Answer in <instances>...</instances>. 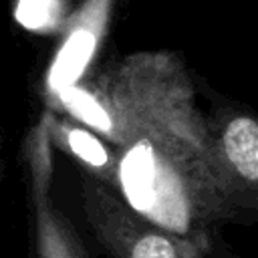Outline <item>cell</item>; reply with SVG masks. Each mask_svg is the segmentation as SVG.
Here are the masks:
<instances>
[{
    "label": "cell",
    "instance_id": "obj_1",
    "mask_svg": "<svg viewBox=\"0 0 258 258\" xmlns=\"http://www.w3.org/2000/svg\"><path fill=\"white\" fill-rule=\"evenodd\" d=\"M48 109L75 119L117 149L145 141L161 149L214 153L191 77L171 50L131 52L93 81L48 97Z\"/></svg>",
    "mask_w": 258,
    "mask_h": 258
},
{
    "label": "cell",
    "instance_id": "obj_2",
    "mask_svg": "<svg viewBox=\"0 0 258 258\" xmlns=\"http://www.w3.org/2000/svg\"><path fill=\"white\" fill-rule=\"evenodd\" d=\"M115 191L149 222L206 242L216 226L244 214L216 153L131 143L117 149Z\"/></svg>",
    "mask_w": 258,
    "mask_h": 258
},
{
    "label": "cell",
    "instance_id": "obj_3",
    "mask_svg": "<svg viewBox=\"0 0 258 258\" xmlns=\"http://www.w3.org/2000/svg\"><path fill=\"white\" fill-rule=\"evenodd\" d=\"M79 200L87 228L111 258H208L210 242L149 222L89 173H81Z\"/></svg>",
    "mask_w": 258,
    "mask_h": 258
},
{
    "label": "cell",
    "instance_id": "obj_4",
    "mask_svg": "<svg viewBox=\"0 0 258 258\" xmlns=\"http://www.w3.org/2000/svg\"><path fill=\"white\" fill-rule=\"evenodd\" d=\"M54 147L46 115L28 129L22 141V169L28 208L30 258H93L71 218L54 200Z\"/></svg>",
    "mask_w": 258,
    "mask_h": 258
},
{
    "label": "cell",
    "instance_id": "obj_5",
    "mask_svg": "<svg viewBox=\"0 0 258 258\" xmlns=\"http://www.w3.org/2000/svg\"><path fill=\"white\" fill-rule=\"evenodd\" d=\"M218 165L244 212L258 208V121L250 113H218L208 119Z\"/></svg>",
    "mask_w": 258,
    "mask_h": 258
},
{
    "label": "cell",
    "instance_id": "obj_6",
    "mask_svg": "<svg viewBox=\"0 0 258 258\" xmlns=\"http://www.w3.org/2000/svg\"><path fill=\"white\" fill-rule=\"evenodd\" d=\"M115 0H85L62 22V40L46 71V95L52 97L83 81L107 34Z\"/></svg>",
    "mask_w": 258,
    "mask_h": 258
},
{
    "label": "cell",
    "instance_id": "obj_7",
    "mask_svg": "<svg viewBox=\"0 0 258 258\" xmlns=\"http://www.w3.org/2000/svg\"><path fill=\"white\" fill-rule=\"evenodd\" d=\"M44 115L52 147L69 153L83 167V173H89L115 191L117 147L62 113L46 109Z\"/></svg>",
    "mask_w": 258,
    "mask_h": 258
},
{
    "label": "cell",
    "instance_id": "obj_8",
    "mask_svg": "<svg viewBox=\"0 0 258 258\" xmlns=\"http://www.w3.org/2000/svg\"><path fill=\"white\" fill-rule=\"evenodd\" d=\"M69 16L67 0H16L14 18L28 30L54 32Z\"/></svg>",
    "mask_w": 258,
    "mask_h": 258
},
{
    "label": "cell",
    "instance_id": "obj_9",
    "mask_svg": "<svg viewBox=\"0 0 258 258\" xmlns=\"http://www.w3.org/2000/svg\"><path fill=\"white\" fill-rule=\"evenodd\" d=\"M0 181H2V159H0Z\"/></svg>",
    "mask_w": 258,
    "mask_h": 258
},
{
    "label": "cell",
    "instance_id": "obj_10",
    "mask_svg": "<svg viewBox=\"0 0 258 258\" xmlns=\"http://www.w3.org/2000/svg\"><path fill=\"white\" fill-rule=\"evenodd\" d=\"M0 183H2V181H0Z\"/></svg>",
    "mask_w": 258,
    "mask_h": 258
}]
</instances>
